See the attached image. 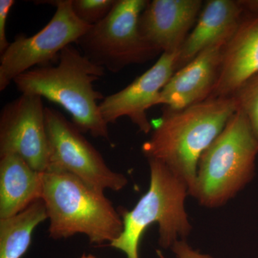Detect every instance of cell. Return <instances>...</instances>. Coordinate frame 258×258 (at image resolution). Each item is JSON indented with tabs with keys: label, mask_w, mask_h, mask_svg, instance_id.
Masks as SVG:
<instances>
[{
	"label": "cell",
	"mask_w": 258,
	"mask_h": 258,
	"mask_svg": "<svg viewBox=\"0 0 258 258\" xmlns=\"http://www.w3.org/2000/svg\"><path fill=\"white\" fill-rule=\"evenodd\" d=\"M15 4L14 0H0V54H3L10 46L7 39L6 25L10 10Z\"/></svg>",
	"instance_id": "obj_19"
},
{
	"label": "cell",
	"mask_w": 258,
	"mask_h": 258,
	"mask_svg": "<svg viewBox=\"0 0 258 258\" xmlns=\"http://www.w3.org/2000/svg\"><path fill=\"white\" fill-rule=\"evenodd\" d=\"M146 0H116L106 18L91 26L76 44L93 63L118 73L152 60L159 53L141 35L139 21Z\"/></svg>",
	"instance_id": "obj_6"
},
{
	"label": "cell",
	"mask_w": 258,
	"mask_h": 258,
	"mask_svg": "<svg viewBox=\"0 0 258 258\" xmlns=\"http://www.w3.org/2000/svg\"><path fill=\"white\" fill-rule=\"evenodd\" d=\"M148 161L149 189L132 210H120L123 230L109 244L127 258H139L142 236L152 224L159 225V244L163 248L172 247L180 238L185 240L192 229L185 210V200L189 195L187 184L162 163Z\"/></svg>",
	"instance_id": "obj_4"
},
{
	"label": "cell",
	"mask_w": 258,
	"mask_h": 258,
	"mask_svg": "<svg viewBox=\"0 0 258 258\" xmlns=\"http://www.w3.org/2000/svg\"><path fill=\"white\" fill-rule=\"evenodd\" d=\"M200 0H153L141 14L144 40L162 53L179 52L203 10Z\"/></svg>",
	"instance_id": "obj_11"
},
{
	"label": "cell",
	"mask_w": 258,
	"mask_h": 258,
	"mask_svg": "<svg viewBox=\"0 0 258 258\" xmlns=\"http://www.w3.org/2000/svg\"><path fill=\"white\" fill-rule=\"evenodd\" d=\"M237 110L234 96L210 98L181 111L164 108L142 152L148 160L162 163L184 180L191 196L200 157Z\"/></svg>",
	"instance_id": "obj_1"
},
{
	"label": "cell",
	"mask_w": 258,
	"mask_h": 258,
	"mask_svg": "<svg viewBox=\"0 0 258 258\" xmlns=\"http://www.w3.org/2000/svg\"><path fill=\"white\" fill-rule=\"evenodd\" d=\"M42 176L17 154L0 156V219L13 216L41 199Z\"/></svg>",
	"instance_id": "obj_15"
},
{
	"label": "cell",
	"mask_w": 258,
	"mask_h": 258,
	"mask_svg": "<svg viewBox=\"0 0 258 258\" xmlns=\"http://www.w3.org/2000/svg\"><path fill=\"white\" fill-rule=\"evenodd\" d=\"M116 0H71L76 16L83 23L93 26L106 18Z\"/></svg>",
	"instance_id": "obj_18"
},
{
	"label": "cell",
	"mask_w": 258,
	"mask_h": 258,
	"mask_svg": "<svg viewBox=\"0 0 258 258\" xmlns=\"http://www.w3.org/2000/svg\"><path fill=\"white\" fill-rule=\"evenodd\" d=\"M171 249L178 258H212L211 256L201 254L198 251L194 250L185 240L177 241Z\"/></svg>",
	"instance_id": "obj_20"
},
{
	"label": "cell",
	"mask_w": 258,
	"mask_h": 258,
	"mask_svg": "<svg viewBox=\"0 0 258 258\" xmlns=\"http://www.w3.org/2000/svg\"><path fill=\"white\" fill-rule=\"evenodd\" d=\"M81 258H96L94 256L91 255V254H88V255H86V254H83L82 257Z\"/></svg>",
	"instance_id": "obj_22"
},
{
	"label": "cell",
	"mask_w": 258,
	"mask_h": 258,
	"mask_svg": "<svg viewBox=\"0 0 258 258\" xmlns=\"http://www.w3.org/2000/svg\"><path fill=\"white\" fill-rule=\"evenodd\" d=\"M243 16V10L237 1L207 2L195 28L180 50L176 71L205 49L218 44L227 43L238 28Z\"/></svg>",
	"instance_id": "obj_14"
},
{
	"label": "cell",
	"mask_w": 258,
	"mask_h": 258,
	"mask_svg": "<svg viewBox=\"0 0 258 258\" xmlns=\"http://www.w3.org/2000/svg\"><path fill=\"white\" fill-rule=\"evenodd\" d=\"M257 74L258 13H244L238 28L224 47L220 74L210 98L233 96Z\"/></svg>",
	"instance_id": "obj_13"
},
{
	"label": "cell",
	"mask_w": 258,
	"mask_h": 258,
	"mask_svg": "<svg viewBox=\"0 0 258 258\" xmlns=\"http://www.w3.org/2000/svg\"><path fill=\"white\" fill-rule=\"evenodd\" d=\"M41 199L46 207L49 237L52 240L82 234L91 244H110L123 232L119 211L104 191L69 173L43 172Z\"/></svg>",
	"instance_id": "obj_3"
},
{
	"label": "cell",
	"mask_w": 258,
	"mask_h": 258,
	"mask_svg": "<svg viewBox=\"0 0 258 258\" xmlns=\"http://www.w3.org/2000/svg\"><path fill=\"white\" fill-rule=\"evenodd\" d=\"M226 44L205 49L176 71L161 90L158 105L177 111L208 99L218 79Z\"/></svg>",
	"instance_id": "obj_12"
},
{
	"label": "cell",
	"mask_w": 258,
	"mask_h": 258,
	"mask_svg": "<svg viewBox=\"0 0 258 258\" xmlns=\"http://www.w3.org/2000/svg\"><path fill=\"white\" fill-rule=\"evenodd\" d=\"M105 71L70 45L61 51L58 63L29 70L13 83L22 94L39 96L63 108L82 133L109 140L108 124L98 104L104 96L93 87Z\"/></svg>",
	"instance_id": "obj_2"
},
{
	"label": "cell",
	"mask_w": 258,
	"mask_h": 258,
	"mask_svg": "<svg viewBox=\"0 0 258 258\" xmlns=\"http://www.w3.org/2000/svg\"><path fill=\"white\" fill-rule=\"evenodd\" d=\"M244 13L257 14L258 0H237Z\"/></svg>",
	"instance_id": "obj_21"
},
{
	"label": "cell",
	"mask_w": 258,
	"mask_h": 258,
	"mask_svg": "<svg viewBox=\"0 0 258 258\" xmlns=\"http://www.w3.org/2000/svg\"><path fill=\"white\" fill-rule=\"evenodd\" d=\"M42 199L13 216L0 219V258H22L30 247L35 228L47 220Z\"/></svg>",
	"instance_id": "obj_16"
},
{
	"label": "cell",
	"mask_w": 258,
	"mask_h": 258,
	"mask_svg": "<svg viewBox=\"0 0 258 258\" xmlns=\"http://www.w3.org/2000/svg\"><path fill=\"white\" fill-rule=\"evenodd\" d=\"M234 96L237 109L247 117L258 142V74L244 83Z\"/></svg>",
	"instance_id": "obj_17"
},
{
	"label": "cell",
	"mask_w": 258,
	"mask_h": 258,
	"mask_svg": "<svg viewBox=\"0 0 258 258\" xmlns=\"http://www.w3.org/2000/svg\"><path fill=\"white\" fill-rule=\"evenodd\" d=\"M55 7L48 23L32 36L19 34L0 57V91L20 75L48 66L61 51L78 40L91 26L81 22L73 11L71 0L42 1Z\"/></svg>",
	"instance_id": "obj_7"
},
{
	"label": "cell",
	"mask_w": 258,
	"mask_h": 258,
	"mask_svg": "<svg viewBox=\"0 0 258 258\" xmlns=\"http://www.w3.org/2000/svg\"><path fill=\"white\" fill-rule=\"evenodd\" d=\"M179 52L162 53L152 68L128 86L104 98L99 107L105 121L115 123L126 116L140 132L150 133L153 127L147 111L157 106L161 90L176 72Z\"/></svg>",
	"instance_id": "obj_10"
},
{
	"label": "cell",
	"mask_w": 258,
	"mask_h": 258,
	"mask_svg": "<svg viewBox=\"0 0 258 258\" xmlns=\"http://www.w3.org/2000/svg\"><path fill=\"white\" fill-rule=\"evenodd\" d=\"M42 97L22 94L0 113V156L17 154L38 172L49 166V146Z\"/></svg>",
	"instance_id": "obj_9"
},
{
	"label": "cell",
	"mask_w": 258,
	"mask_h": 258,
	"mask_svg": "<svg viewBox=\"0 0 258 258\" xmlns=\"http://www.w3.org/2000/svg\"><path fill=\"white\" fill-rule=\"evenodd\" d=\"M45 118L49 146L47 171L69 173L103 191H120L126 186L124 174L108 167L100 152L62 113L45 107Z\"/></svg>",
	"instance_id": "obj_8"
},
{
	"label": "cell",
	"mask_w": 258,
	"mask_h": 258,
	"mask_svg": "<svg viewBox=\"0 0 258 258\" xmlns=\"http://www.w3.org/2000/svg\"><path fill=\"white\" fill-rule=\"evenodd\" d=\"M257 154V139L237 109L200 157L191 196L206 208L225 205L252 181Z\"/></svg>",
	"instance_id": "obj_5"
}]
</instances>
